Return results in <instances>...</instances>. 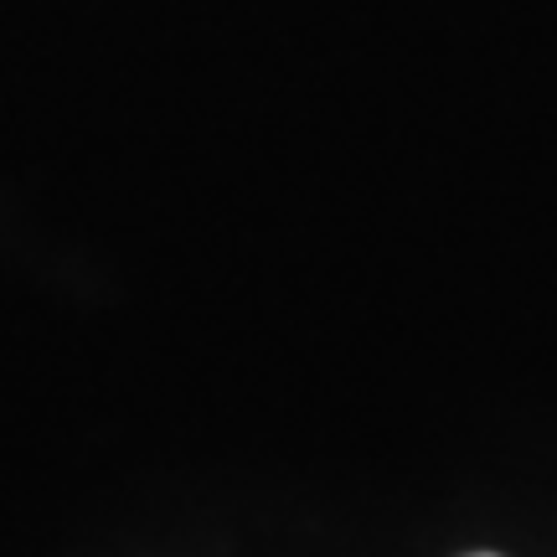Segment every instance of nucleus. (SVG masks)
Returning a JSON list of instances; mask_svg holds the SVG:
<instances>
[{"instance_id": "obj_1", "label": "nucleus", "mask_w": 557, "mask_h": 557, "mask_svg": "<svg viewBox=\"0 0 557 557\" xmlns=\"http://www.w3.org/2000/svg\"><path fill=\"white\" fill-rule=\"evenodd\" d=\"M475 557H496V553H475Z\"/></svg>"}]
</instances>
